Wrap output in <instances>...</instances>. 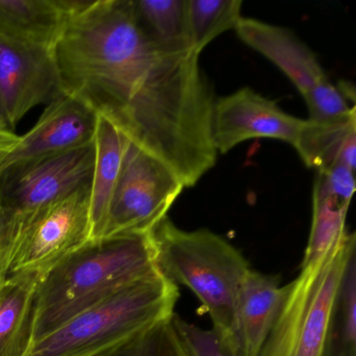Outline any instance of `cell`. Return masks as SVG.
Wrapping results in <instances>:
<instances>
[{"label":"cell","mask_w":356,"mask_h":356,"mask_svg":"<svg viewBox=\"0 0 356 356\" xmlns=\"http://www.w3.org/2000/svg\"><path fill=\"white\" fill-rule=\"evenodd\" d=\"M323 356H356V251L346 262L333 299Z\"/></svg>","instance_id":"ffe728a7"},{"label":"cell","mask_w":356,"mask_h":356,"mask_svg":"<svg viewBox=\"0 0 356 356\" xmlns=\"http://www.w3.org/2000/svg\"><path fill=\"white\" fill-rule=\"evenodd\" d=\"M172 323L188 356H237L226 347L213 329L201 328L175 312Z\"/></svg>","instance_id":"cb8c5ba5"},{"label":"cell","mask_w":356,"mask_h":356,"mask_svg":"<svg viewBox=\"0 0 356 356\" xmlns=\"http://www.w3.org/2000/svg\"><path fill=\"white\" fill-rule=\"evenodd\" d=\"M99 356H188L172 318Z\"/></svg>","instance_id":"7402d4cb"},{"label":"cell","mask_w":356,"mask_h":356,"mask_svg":"<svg viewBox=\"0 0 356 356\" xmlns=\"http://www.w3.org/2000/svg\"><path fill=\"white\" fill-rule=\"evenodd\" d=\"M179 286L155 272L33 341L26 356H99L172 318Z\"/></svg>","instance_id":"277c9868"},{"label":"cell","mask_w":356,"mask_h":356,"mask_svg":"<svg viewBox=\"0 0 356 356\" xmlns=\"http://www.w3.org/2000/svg\"><path fill=\"white\" fill-rule=\"evenodd\" d=\"M54 51L64 95L109 120L165 163L185 188L214 168L216 97L200 55L156 44L133 0H93L68 17Z\"/></svg>","instance_id":"6da1fadb"},{"label":"cell","mask_w":356,"mask_h":356,"mask_svg":"<svg viewBox=\"0 0 356 356\" xmlns=\"http://www.w3.org/2000/svg\"><path fill=\"white\" fill-rule=\"evenodd\" d=\"M90 191L89 182L16 225L8 277L20 273L43 276L91 241Z\"/></svg>","instance_id":"52a82bcc"},{"label":"cell","mask_w":356,"mask_h":356,"mask_svg":"<svg viewBox=\"0 0 356 356\" xmlns=\"http://www.w3.org/2000/svg\"><path fill=\"white\" fill-rule=\"evenodd\" d=\"M241 0H186L189 39L201 54L220 35L234 30L241 16Z\"/></svg>","instance_id":"44dd1931"},{"label":"cell","mask_w":356,"mask_h":356,"mask_svg":"<svg viewBox=\"0 0 356 356\" xmlns=\"http://www.w3.org/2000/svg\"><path fill=\"white\" fill-rule=\"evenodd\" d=\"M356 251L349 232L318 261L301 268L258 356H323L333 299L346 262Z\"/></svg>","instance_id":"5b68a950"},{"label":"cell","mask_w":356,"mask_h":356,"mask_svg":"<svg viewBox=\"0 0 356 356\" xmlns=\"http://www.w3.org/2000/svg\"><path fill=\"white\" fill-rule=\"evenodd\" d=\"M133 7L141 28L156 44L175 53L195 51L187 28L186 0H133Z\"/></svg>","instance_id":"d6986e66"},{"label":"cell","mask_w":356,"mask_h":356,"mask_svg":"<svg viewBox=\"0 0 356 356\" xmlns=\"http://www.w3.org/2000/svg\"><path fill=\"white\" fill-rule=\"evenodd\" d=\"M0 129H3V128H1V127H0ZM3 130H5V129H3Z\"/></svg>","instance_id":"4316f807"},{"label":"cell","mask_w":356,"mask_h":356,"mask_svg":"<svg viewBox=\"0 0 356 356\" xmlns=\"http://www.w3.org/2000/svg\"><path fill=\"white\" fill-rule=\"evenodd\" d=\"M304 101L309 112L310 122H332L356 112L355 107H349L343 93L330 80L307 93Z\"/></svg>","instance_id":"603a6c76"},{"label":"cell","mask_w":356,"mask_h":356,"mask_svg":"<svg viewBox=\"0 0 356 356\" xmlns=\"http://www.w3.org/2000/svg\"><path fill=\"white\" fill-rule=\"evenodd\" d=\"M293 147L308 168L318 170L341 164L355 172L356 112L332 122L306 120Z\"/></svg>","instance_id":"e0dca14e"},{"label":"cell","mask_w":356,"mask_h":356,"mask_svg":"<svg viewBox=\"0 0 356 356\" xmlns=\"http://www.w3.org/2000/svg\"><path fill=\"white\" fill-rule=\"evenodd\" d=\"M95 143L12 166L0 174V204L14 225L91 182Z\"/></svg>","instance_id":"ba28073f"},{"label":"cell","mask_w":356,"mask_h":356,"mask_svg":"<svg viewBox=\"0 0 356 356\" xmlns=\"http://www.w3.org/2000/svg\"><path fill=\"white\" fill-rule=\"evenodd\" d=\"M306 120L283 111L276 102L243 87L226 97H216L211 136L216 153L226 154L239 143L270 138L295 145Z\"/></svg>","instance_id":"30bf717a"},{"label":"cell","mask_w":356,"mask_h":356,"mask_svg":"<svg viewBox=\"0 0 356 356\" xmlns=\"http://www.w3.org/2000/svg\"><path fill=\"white\" fill-rule=\"evenodd\" d=\"M128 140L115 124L99 115L93 140L95 160L90 191L91 239H99L103 235Z\"/></svg>","instance_id":"9a60e30c"},{"label":"cell","mask_w":356,"mask_h":356,"mask_svg":"<svg viewBox=\"0 0 356 356\" xmlns=\"http://www.w3.org/2000/svg\"><path fill=\"white\" fill-rule=\"evenodd\" d=\"M289 285L280 286V277L248 270L237 306L239 356H258L266 341Z\"/></svg>","instance_id":"4fadbf2b"},{"label":"cell","mask_w":356,"mask_h":356,"mask_svg":"<svg viewBox=\"0 0 356 356\" xmlns=\"http://www.w3.org/2000/svg\"><path fill=\"white\" fill-rule=\"evenodd\" d=\"M62 95L54 49L0 39L1 128H15L33 108Z\"/></svg>","instance_id":"9c48e42d"},{"label":"cell","mask_w":356,"mask_h":356,"mask_svg":"<svg viewBox=\"0 0 356 356\" xmlns=\"http://www.w3.org/2000/svg\"><path fill=\"white\" fill-rule=\"evenodd\" d=\"M0 130H3V129H0Z\"/></svg>","instance_id":"83f0119b"},{"label":"cell","mask_w":356,"mask_h":356,"mask_svg":"<svg viewBox=\"0 0 356 356\" xmlns=\"http://www.w3.org/2000/svg\"><path fill=\"white\" fill-rule=\"evenodd\" d=\"M156 268L179 286L199 298L213 330L239 356L237 306L249 262L228 241L208 230H182L168 216L149 233Z\"/></svg>","instance_id":"3957f363"},{"label":"cell","mask_w":356,"mask_h":356,"mask_svg":"<svg viewBox=\"0 0 356 356\" xmlns=\"http://www.w3.org/2000/svg\"><path fill=\"white\" fill-rule=\"evenodd\" d=\"M350 203L331 193L316 179L312 195V228L300 268L318 261L349 233L346 220Z\"/></svg>","instance_id":"ac0fdd59"},{"label":"cell","mask_w":356,"mask_h":356,"mask_svg":"<svg viewBox=\"0 0 356 356\" xmlns=\"http://www.w3.org/2000/svg\"><path fill=\"white\" fill-rule=\"evenodd\" d=\"M157 270L147 234L91 239L39 279L33 341Z\"/></svg>","instance_id":"7a4b0ae2"},{"label":"cell","mask_w":356,"mask_h":356,"mask_svg":"<svg viewBox=\"0 0 356 356\" xmlns=\"http://www.w3.org/2000/svg\"><path fill=\"white\" fill-rule=\"evenodd\" d=\"M184 188L165 163L129 139L101 238L149 234Z\"/></svg>","instance_id":"8992f818"},{"label":"cell","mask_w":356,"mask_h":356,"mask_svg":"<svg viewBox=\"0 0 356 356\" xmlns=\"http://www.w3.org/2000/svg\"><path fill=\"white\" fill-rule=\"evenodd\" d=\"M97 118L88 104L63 93L49 104L26 134L0 155V174L12 166L93 143Z\"/></svg>","instance_id":"8fae6325"},{"label":"cell","mask_w":356,"mask_h":356,"mask_svg":"<svg viewBox=\"0 0 356 356\" xmlns=\"http://www.w3.org/2000/svg\"><path fill=\"white\" fill-rule=\"evenodd\" d=\"M234 30L245 44L276 65L302 97L329 81L314 51L287 29L241 17Z\"/></svg>","instance_id":"7c38bea8"},{"label":"cell","mask_w":356,"mask_h":356,"mask_svg":"<svg viewBox=\"0 0 356 356\" xmlns=\"http://www.w3.org/2000/svg\"><path fill=\"white\" fill-rule=\"evenodd\" d=\"M19 136L11 131L0 130V155L11 149L17 143Z\"/></svg>","instance_id":"484cf974"},{"label":"cell","mask_w":356,"mask_h":356,"mask_svg":"<svg viewBox=\"0 0 356 356\" xmlns=\"http://www.w3.org/2000/svg\"><path fill=\"white\" fill-rule=\"evenodd\" d=\"M66 22L59 0H0V39L55 49Z\"/></svg>","instance_id":"5bb4252c"},{"label":"cell","mask_w":356,"mask_h":356,"mask_svg":"<svg viewBox=\"0 0 356 356\" xmlns=\"http://www.w3.org/2000/svg\"><path fill=\"white\" fill-rule=\"evenodd\" d=\"M15 235L13 218L0 204V284L8 277V268Z\"/></svg>","instance_id":"d4e9b609"},{"label":"cell","mask_w":356,"mask_h":356,"mask_svg":"<svg viewBox=\"0 0 356 356\" xmlns=\"http://www.w3.org/2000/svg\"><path fill=\"white\" fill-rule=\"evenodd\" d=\"M39 279L20 273L0 284V356H26L30 349Z\"/></svg>","instance_id":"2e32d148"}]
</instances>
